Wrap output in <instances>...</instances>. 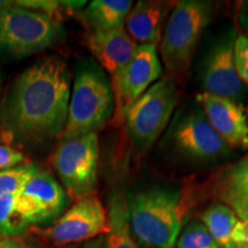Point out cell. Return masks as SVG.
<instances>
[{"label": "cell", "mask_w": 248, "mask_h": 248, "mask_svg": "<svg viewBox=\"0 0 248 248\" xmlns=\"http://www.w3.org/2000/svg\"><path fill=\"white\" fill-rule=\"evenodd\" d=\"M85 43L97 63L110 77L111 88L119 82L138 46L124 28L109 31L91 30Z\"/></svg>", "instance_id": "7c38bea8"}, {"label": "cell", "mask_w": 248, "mask_h": 248, "mask_svg": "<svg viewBox=\"0 0 248 248\" xmlns=\"http://www.w3.org/2000/svg\"><path fill=\"white\" fill-rule=\"evenodd\" d=\"M234 39V33H228L214 46L204 63L202 82L204 92L237 102L245 84L235 70Z\"/></svg>", "instance_id": "8fae6325"}, {"label": "cell", "mask_w": 248, "mask_h": 248, "mask_svg": "<svg viewBox=\"0 0 248 248\" xmlns=\"http://www.w3.org/2000/svg\"><path fill=\"white\" fill-rule=\"evenodd\" d=\"M246 248H248V247H246Z\"/></svg>", "instance_id": "f546056e"}, {"label": "cell", "mask_w": 248, "mask_h": 248, "mask_svg": "<svg viewBox=\"0 0 248 248\" xmlns=\"http://www.w3.org/2000/svg\"><path fill=\"white\" fill-rule=\"evenodd\" d=\"M71 94V75L63 59L48 55L21 73L6 95L0 122L24 145H40L62 137Z\"/></svg>", "instance_id": "6da1fadb"}, {"label": "cell", "mask_w": 248, "mask_h": 248, "mask_svg": "<svg viewBox=\"0 0 248 248\" xmlns=\"http://www.w3.org/2000/svg\"><path fill=\"white\" fill-rule=\"evenodd\" d=\"M156 46L138 45L135 54L114 85L116 116L124 120V114L132 104L151 88L162 75V63Z\"/></svg>", "instance_id": "9c48e42d"}, {"label": "cell", "mask_w": 248, "mask_h": 248, "mask_svg": "<svg viewBox=\"0 0 248 248\" xmlns=\"http://www.w3.org/2000/svg\"><path fill=\"white\" fill-rule=\"evenodd\" d=\"M77 248H99V246H98V240L88 241V243L83 245L82 247H77Z\"/></svg>", "instance_id": "484cf974"}, {"label": "cell", "mask_w": 248, "mask_h": 248, "mask_svg": "<svg viewBox=\"0 0 248 248\" xmlns=\"http://www.w3.org/2000/svg\"><path fill=\"white\" fill-rule=\"evenodd\" d=\"M219 248H246L248 246L247 222L240 219L230 207L215 202L201 216Z\"/></svg>", "instance_id": "2e32d148"}, {"label": "cell", "mask_w": 248, "mask_h": 248, "mask_svg": "<svg viewBox=\"0 0 248 248\" xmlns=\"http://www.w3.org/2000/svg\"><path fill=\"white\" fill-rule=\"evenodd\" d=\"M197 101L214 130L229 146L248 150V122L244 108L230 99L202 92Z\"/></svg>", "instance_id": "4fadbf2b"}, {"label": "cell", "mask_w": 248, "mask_h": 248, "mask_svg": "<svg viewBox=\"0 0 248 248\" xmlns=\"http://www.w3.org/2000/svg\"><path fill=\"white\" fill-rule=\"evenodd\" d=\"M108 225L109 231L97 239L99 248H140L130 228L128 202L121 195L111 198Z\"/></svg>", "instance_id": "ac0fdd59"}, {"label": "cell", "mask_w": 248, "mask_h": 248, "mask_svg": "<svg viewBox=\"0 0 248 248\" xmlns=\"http://www.w3.org/2000/svg\"><path fill=\"white\" fill-rule=\"evenodd\" d=\"M133 2L130 0H93L83 17L92 31H109L124 28Z\"/></svg>", "instance_id": "d6986e66"}, {"label": "cell", "mask_w": 248, "mask_h": 248, "mask_svg": "<svg viewBox=\"0 0 248 248\" xmlns=\"http://www.w3.org/2000/svg\"><path fill=\"white\" fill-rule=\"evenodd\" d=\"M177 248H219L203 223L192 222L176 241Z\"/></svg>", "instance_id": "7402d4cb"}, {"label": "cell", "mask_w": 248, "mask_h": 248, "mask_svg": "<svg viewBox=\"0 0 248 248\" xmlns=\"http://www.w3.org/2000/svg\"><path fill=\"white\" fill-rule=\"evenodd\" d=\"M38 169L36 164L26 162L14 168L0 170V198L20 194Z\"/></svg>", "instance_id": "44dd1931"}, {"label": "cell", "mask_w": 248, "mask_h": 248, "mask_svg": "<svg viewBox=\"0 0 248 248\" xmlns=\"http://www.w3.org/2000/svg\"><path fill=\"white\" fill-rule=\"evenodd\" d=\"M233 60L238 76L244 84H248V38L246 36H235Z\"/></svg>", "instance_id": "603a6c76"}, {"label": "cell", "mask_w": 248, "mask_h": 248, "mask_svg": "<svg viewBox=\"0 0 248 248\" xmlns=\"http://www.w3.org/2000/svg\"><path fill=\"white\" fill-rule=\"evenodd\" d=\"M33 215L35 223L57 221L63 212L67 192L51 173L38 169L20 193Z\"/></svg>", "instance_id": "5bb4252c"}, {"label": "cell", "mask_w": 248, "mask_h": 248, "mask_svg": "<svg viewBox=\"0 0 248 248\" xmlns=\"http://www.w3.org/2000/svg\"><path fill=\"white\" fill-rule=\"evenodd\" d=\"M26 156L17 150L0 145V170H5L26 163Z\"/></svg>", "instance_id": "cb8c5ba5"}, {"label": "cell", "mask_w": 248, "mask_h": 248, "mask_svg": "<svg viewBox=\"0 0 248 248\" xmlns=\"http://www.w3.org/2000/svg\"><path fill=\"white\" fill-rule=\"evenodd\" d=\"M177 1L140 0L126 16L124 29L138 45H160L169 15Z\"/></svg>", "instance_id": "9a60e30c"}, {"label": "cell", "mask_w": 248, "mask_h": 248, "mask_svg": "<svg viewBox=\"0 0 248 248\" xmlns=\"http://www.w3.org/2000/svg\"><path fill=\"white\" fill-rule=\"evenodd\" d=\"M31 224H35L32 212L20 194L0 198V234L16 237Z\"/></svg>", "instance_id": "ffe728a7"}, {"label": "cell", "mask_w": 248, "mask_h": 248, "mask_svg": "<svg viewBox=\"0 0 248 248\" xmlns=\"http://www.w3.org/2000/svg\"><path fill=\"white\" fill-rule=\"evenodd\" d=\"M239 218L240 219H244V221H248V210H246V212H245L243 215L239 217Z\"/></svg>", "instance_id": "83f0119b"}, {"label": "cell", "mask_w": 248, "mask_h": 248, "mask_svg": "<svg viewBox=\"0 0 248 248\" xmlns=\"http://www.w3.org/2000/svg\"><path fill=\"white\" fill-rule=\"evenodd\" d=\"M12 6V2L9 1H0V12L4 11V9L11 7Z\"/></svg>", "instance_id": "4316f807"}, {"label": "cell", "mask_w": 248, "mask_h": 248, "mask_svg": "<svg viewBox=\"0 0 248 248\" xmlns=\"http://www.w3.org/2000/svg\"><path fill=\"white\" fill-rule=\"evenodd\" d=\"M53 167L71 198L93 194L98 183L99 138L97 133L61 139L53 156Z\"/></svg>", "instance_id": "52a82bcc"}, {"label": "cell", "mask_w": 248, "mask_h": 248, "mask_svg": "<svg viewBox=\"0 0 248 248\" xmlns=\"http://www.w3.org/2000/svg\"><path fill=\"white\" fill-rule=\"evenodd\" d=\"M114 108V92L107 74L95 60L83 59L76 67L66 129L61 139L100 131L110 120Z\"/></svg>", "instance_id": "3957f363"}, {"label": "cell", "mask_w": 248, "mask_h": 248, "mask_svg": "<svg viewBox=\"0 0 248 248\" xmlns=\"http://www.w3.org/2000/svg\"><path fill=\"white\" fill-rule=\"evenodd\" d=\"M126 202L136 240L151 248H173L188 208L184 192L152 188L131 195Z\"/></svg>", "instance_id": "7a4b0ae2"}, {"label": "cell", "mask_w": 248, "mask_h": 248, "mask_svg": "<svg viewBox=\"0 0 248 248\" xmlns=\"http://www.w3.org/2000/svg\"><path fill=\"white\" fill-rule=\"evenodd\" d=\"M0 248H31L26 241L16 237H9L0 240Z\"/></svg>", "instance_id": "d4e9b609"}, {"label": "cell", "mask_w": 248, "mask_h": 248, "mask_svg": "<svg viewBox=\"0 0 248 248\" xmlns=\"http://www.w3.org/2000/svg\"><path fill=\"white\" fill-rule=\"evenodd\" d=\"M179 153L194 161H213L229 153V145L217 133L203 111L181 117L170 131Z\"/></svg>", "instance_id": "30bf717a"}, {"label": "cell", "mask_w": 248, "mask_h": 248, "mask_svg": "<svg viewBox=\"0 0 248 248\" xmlns=\"http://www.w3.org/2000/svg\"><path fill=\"white\" fill-rule=\"evenodd\" d=\"M214 193L238 217L248 210V154L219 173Z\"/></svg>", "instance_id": "e0dca14e"}, {"label": "cell", "mask_w": 248, "mask_h": 248, "mask_svg": "<svg viewBox=\"0 0 248 248\" xmlns=\"http://www.w3.org/2000/svg\"><path fill=\"white\" fill-rule=\"evenodd\" d=\"M181 93L170 77L154 83L124 114L128 135L135 146L146 152L164 131Z\"/></svg>", "instance_id": "8992f818"}, {"label": "cell", "mask_w": 248, "mask_h": 248, "mask_svg": "<svg viewBox=\"0 0 248 248\" xmlns=\"http://www.w3.org/2000/svg\"><path fill=\"white\" fill-rule=\"evenodd\" d=\"M61 28L53 16L12 5L0 12V55L23 59L53 46Z\"/></svg>", "instance_id": "5b68a950"}, {"label": "cell", "mask_w": 248, "mask_h": 248, "mask_svg": "<svg viewBox=\"0 0 248 248\" xmlns=\"http://www.w3.org/2000/svg\"><path fill=\"white\" fill-rule=\"evenodd\" d=\"M213 15V4L201 0L177 1L169 15L160 43L161 60L168 77L184 82L194 52Z\"/></svg>", "instance_id": "277c9868"}, {"label": "cell", "mask_w": 248, "mask_h": 248, "mask_svg": "<svg viewBox=\"0 0 248 248\" xmlns=\"http://www.w3.org/2000/svg\"><path fill=\"white\" fill-rule=\"evenodd\" d=\"M247 247H248V246H247Z\"/></svg>", "instance_id": "4dcf8cb0"}, {"label": "cell", "mask_w": 248, "mask_h": 248, "mask_svg": "<svg viewBox=\"0 0 248 248\" xmlns=\"http://www.w3.org/2000/svg\"><path fill=\"white\" fill-rule=\"evenodd\" d=\"M109 231L108 215L94 193L80 198L43 234L55 245H76Z\"/></svg>", "instance_id": "ba28073f"}, {"label": "cell", "mask_w": 248, "mask_h": 248, "mask_svg": "<svg viewBox=\"0 0 248 248\" xmlns=\"http://www.w3.org/2000/svg\"><path fill=\"white\" fill-rule=\"evenodd\" d=\"M247 222V225H248V221H246Z\"/></svg>", "instance_id": "f1b7e54d"}]
</instances>
